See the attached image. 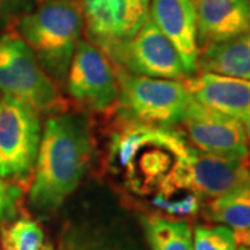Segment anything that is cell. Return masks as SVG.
I'll list each match as a JSON object with an SVG mask.
<instances>
[{"label":"cell","instance_id":"1","mask_svg":"<svg viewBox=\"0 0 250 250\" xmlns=\"http://www.w3.org/2000/svg\"><path fill=\"white\" fill-rule=\"evenodd\" d=\"M192 146L175 128L128 124L110 145L108 164L138 195H154V203L179 192L178 181Z\"/></svg>","mask_w":250,"mask_h":250},{"label":"cell","instance_id":"2","mask_svg":"<svg viewBox=\"0 0 250 250\" xmlns=\"http://www.w3.org/2000/svg\"><path fill=\"white\" fill-rule=\"evenodd\" d=\"M92 135L80 116L57 114L46 121L29 189V203L49 214L78 188L92 161Z\"/></svg>","mask_w":250,"mask_h":250},{"label":"cell","instance_id":"3","mask_svg":"<svg viewBox=\"0 0 250 250\" xmlns=\"http://www.w3.org/2000/svg\"><path fill=\"white\" fill-rule=\"evenodd\" d=\"M16 27L46 74L52 80H65L83 27L77 0H43Z\"/></svg>","mask_w":250,"mask_h":250},{"label":"cell","instance_id":"4","mask_svg":"<svg viewBox=\"0 0 250 250\" xmlns=\"http://www.w3.org/2000/svg\"><path fill=\"white\" fill-rule=\"evenodd\" d=\"M118 111L125 123L174 128L192 102L184 82L136 75L117 68Z\"/></svg>","mask_w":250,"mask_h":250},{"label":"cell","instance_id":"5","mask_svg":"<svg viewBox=\"0 0 250 250\" xmlns=\"http://www.w3.org/2000/svg\"><path fill=\"white\" fill-rule=\"evenodd\" d=\"M0 96L17 99L38 113H60L62 100L53 80L17 35L0 36Z\"/></svg>","mask_w":250,"mask_h":250},{"label":"cell","instance_id":"6","mask_svg":"<svg viewBox=\"0 0 250 250\" xmlns=\"http://www.w3.org/2000/svg\"><path fill=\"white\" fill-rule=\"evenodd\" d=\"M100 50L118 68L136 75L163 80H182L188 75L177 47L150 17L129 39L108 43Z\"/></svg>","mask_w":250,"mask_h":250},{"label":"cell","instance_id":"7","mask_svg":"<svg viewBox=\"0 0 250 250\" xmlns=\"http://www.w3.org/2000/svg\"><path fill=\"white\" fill-rule=\"evenodd\" d=\"M42 126L35 108L0 96V177L25 181L35 167Z\"/></svg>","mask_w":250,"mask_h":250},{"label":"cell","instance_id":"8","mask_svg":"<svg viewBox=\"0 0 250 250\" xmlns=\"http://www.w3.org/2000/svg\"><path fill=\"white\" fill-rule=\"evenodd\" d=\"M67 90L81 106L96 113L111 108L118 100L114 68L98 46L80 41L67 74Z\"/></svg>","mask_w":250,"mask_h":250},{"label":"cell","instance_id":"9","mask_svg":"<svg viewBox=\"0 0 250 250\" xmlns=\"http://www.w3.org/2000/svg\"><path fill=\"white\" fill-rule=\"evenodd\" d=\"M181 125L188 141L200 152L220 157H249L245 128L238 118L206 107L192 98Z\"/></svg>","mask_w":250,"mask_h":250},{"label":"cell","instance_id":"10","mask_svg":"<svg viewBox=\"0 0 250 250\" xmlns=\"http://www.w3.org/2000/svg\"><path fill=\"white\" fill-rule=\"evenodd\" d=\"M249 182V157H220L192 147L179 177V190L214 199Z\"/></svg>","mask_w":250,"mask_h":250},{"label":"cell","instance_id":"11","mask_svg":"<svg viewBox=\"0 0 250 250\" xmlns=\"http://www.w3.org/2000/svg\"><path fill=\"white\" fill-rule=\"evenodd\" d=\"M149 17L177 47L188 75L193 74L199 46L192 0H149Z\"/></svg>","mask_w":250,"mask_h":250},{"label":"cell","instance_id":"12","mask_svg":"<svg viewBox=\"0 0 250 250\" xmlns=\"http://www.w3.org/2000/svg\"><path fill=\"white\" fill-rule=\"evenodd\" d=\"M199 49L250 32V0H192Z\"/></svg>","mask_w":250,"mask_h":250},{"label":"cell","instance_id":"13","mask_svg":"<svg viewBox=\"0 0 250 250\" xmlns=\"http://www.w3.org/2000/svg\"><path fill=\"white\" fill-rule=\"evenodd\" d=\"M193 100L243 121L250 114V81L200 72L184 81Z\"/></svg>","mask_w":250,"mask_h":250},{"label":"cell","instance_id":"14","mask_svg":"<svg viewBox=\"0 0 250 250\" xmlns=\"http://www.w3.org/2000/svg\"><path fill=\"white\" fill-rule=\"evenodd\" d=\"M83 24L99 49L134 36L142 27L124 0H81Z\"/></svg>","mask_w":250,"mask_h":250},{"label":"cell","instance_id":"15","mask_svg":"<svg viewBox=\"0 0 250 250\" xmlns=\"http://www.w3.org/2000/svg\"><path fill=\"white\" fill-rule=\"evenodd\" d=\"M197 70L250 81V32L199 49Z\"/></svg>","mask_w":250,"mask_h":250},{"label":"cell","instance_id":"16","mask_svg":"<svg viewBox=\"0 0 250 250\" xmlns=\"http://www.w3.org/2000/svg\"><path fill=\"white\" fill-rule=\"evenodd\" d=\"M206 215L210 221L231 228L238 245H243L250 232V182L214 197L207 206Z\"/></svg>","mask_w":250,"mask_h":250},{"label":"cell","instance_id":"17","mask_svg":"<svg viewBox=\"0 0 250 250\" xmlns=\"http://www.w3.org/2000/svg\"><path fill=\"white\" fill-rule=\"evenodd\" d=\"M143 228L152 250H193L192 228L184 220L147 215Z\"/></svg>","mask_w":250,"mask_h":250},{"label":"cell","instance_id":"18","mask_svg":"<svg viewBox=\"0 0 250 250\" xmlns=\"http://www.w3.org/2000/svg\"><path fill=\"white\" fill-rule=\"evenodd\" d=\"M43 231L29 217H20L1 228V250H41Z\"/></svg>","mask_w":250,"mask_h":250},{"label":"cell","instance_id":"19","mask_svg":"<svg viewBox=\"0 0 250 250\" xmlns=\"http://www.w3.org/2000/svg\"><path fill=\"white\" fill-rule=\"evenodd\" d=\"M193 250H238V242L225 225H199L193 233Z\"/></svg>","mask_w":250,"mask_h":250},{"label":"cell","instance_id":"20","mask_svg":"<svg viewBox=\"0 0 250 250\" xmlns=\"http://www.w3.org/2000/svg\"><path fill=\"white\" fill-rule=\"evenodd\" d=\"M38 4V0H0V36Z\"/></svg>","mask_w":250,"mask_h":250},{"label":"cell","instance_id":"21","mask_svg":"<svg viewBox=\"0 0 250 250\" xmlns=\"http://www.w3.org/2000/svg\"><path fill=\"white\" fill-rule=\"evenodd\" d=\"M21 197V189L0 177V225L11 220Z\"/></svg>","mask_w":250,"mask_h":250},{"label":"cell","instance_id":"22","mask_svg":"<svg viewBox=\"0 0 250 250\" xmlns=\"http://www.w3.org/2000/svg\"><path fill=\"white\" fill-rule=\"evenodd\" d=\"M125 4L131 11L132 17L143 25L146 18L149 17V0H124Z\"/></svg>","mask_w":250,"mask_h":250},{"label":"cell","instance_id":"23","mask_svg":"<svg viewBox=\"0 0 250 250\" xmlns=\"http://www.w3.org/2000/svg\"><path fill=\"white\" fill-rule=\"evenodd\" d=\"M242 124H243V128H245V134H246V142H248V149H249L250 153V114L243 121H242Z\"/></svg>","mask_w":250,"mask_h":250},{"label":"cell","instance_id":"24","mask_svg":"<svg viewBox=\"0 0 250 250\" xmlns=\"http://www.w3.org/2000/svg\"><path fill=\"white\" fill-rule=\"evenodd\" d=\"M62 250H89V249H86V248H80V246H77V245H67V248H62Z\"/></svg>","mask_w":250,"mask_h":250},{"label":"cell","instance_id":"25","mask_svg":"<svg viewBox=\"0 0 250 250\" xmlns=\"http://www.w3.org/2000/svg\"><path fill=\"white\" fill-rule=\"evenodd\" d=\"M41 250H54V248L52 243H43V245H42V248H41Z\"/></svg>","mask_w":250,"mask_h":250},{"label":"cell","instance_id":"26","mask_svg":"<svg viewBox=\"0 0 250 250\" xmlns=\"http://www.w3.org/2000/svg\"><path fill=\"white\" fill-rule=\"evenodd\" d=\"M243 246H249V248H250V232L248 233L246 239H245V242H243Z\"/></svg>","mask_w":250,"mask_h":250},{"label":"cell","instance_id":"27","mask_svg":"<svg viewBox=\"0 0 250 250\" xmlns=\"http://www.w3.org/2000/svg\"><path fill=\"white\" fill-rule=\"evenodd\" d=\"M238 250H250V248H249V246H243V245H242L241 248H239Z\"/></svg>","mask_w":250,"mask_h":250}]
</instances>
